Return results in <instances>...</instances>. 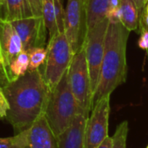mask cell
<instances>
[{
	"label": "cell",
	"instance_id": "cell-1",
	"mask_svg": "<svg viewBox=\"0 0 148 148\" xmlns=\"http://www.w3.org/2000/svg\"><path fill=\"white\" fill-rule=\"evenodd\" d=\"M10 108L5 119L16 134L29 129L45 113L49 89L40 69L25 75L3 87Z\"/></svg>",
	"mask_w": 148,
	"mask_h": 148
},
{
	"label": "cell",
	"instance_id": "cell-2",
	"mask_svg": "<svg viewBox=\"0 0 148 148\" xmlns=\"http://www.w3.org/2000/svg\"><path fill=\"white\" fill-rule=\"evenodd\" d=\"M129 33L121 23H109L105 37L100 79L92 99V108L101 98L111 95L127 81V46Z\"/></svg>",
	"mask_w": 148,
	"mask_h": 148
},
{
	"label": "cell",
	"instance_id": "cell-3",
	"mask_svg": "<svg viewBox=\"0 0 148 148\" xmlns=\"http://www.w3.org/2000/svg\"><path fill=\"white\" fill-rule=\"evenodd\" d=\"M78 114L85 115L71 91L67 71L50 91L44 115L55 135L58 137L68 129Z\"/></svg>",
	"mask_w": 148,
	"mask_h": 148
},
{
	"label": "cell",
	"instance_id": "cell-4",
	"mask_svg": "<svg viewBox=\"0 0 148 148\" xmlns=\"http://www.w3.org/2000/svg\"><path fill=\"white\" fill-rule=\"evenodd\" d=\"M46 50V59L40 69L49 91H52L68 71L74 53L64 33H57L49 38Z\"/></svg>",
	"mask_w": 148,
	"mask_h": 148
},
{
	"label": "cell",
	"instance_id": "cell-5",
	"mask_svg": "<svg viewBox=\"0 0 148 148\" xmlns=\"http://www.w3.org/2000/svg\"><path fill=\"white\" fill-rule=\"evenodd\" d=\"M68 78L71 91L79 107L88 117L92 109V92L84 46L74 54L68 69Z\"/></svg>",
	"mask_w": 148,
	"mask_h": 148
},
{
	"label": "cell",
	"instance_id": "cell-6",
	"mask_svg": "<svg viewBox=\"0 0 148 148\" xmlns=\"http://www.w3.org/2000/svg\"><path fill=\"white\" fill-rule=\"evenodd\" d=\"M108 24L109 22L108 18H106L102 22L95 25L93 28L88 29L84 43V49L90 77L92 99L100 79L101 68L104 54L105 37Z\"/></svg>",
	"mask_w": 148,
	"mask_h": 148
},
{
	"label": "cell",
	"instance_id": "cell-7",
	"mask_svg": "<svg viewBox=\"0 0 148 148\" xmlns=\"http://www.w3.org/2000/svg\"><path fill=\"white\" fill-rule=\"evenodd\" d=\"M88 30L86 0H68L64 14V34L74 54L83 48Z\"/></svg>",
	"mask_w": 148,
	"mask_h": 148
},
{
	"label": "cell",
	"instance_id": "cell-8",
	"mask_svg": "<svg viewBox=\"0 0 148 148\" xmlns=\"http://www.w3.org/2000/svg\"><path fill=\"white\" fill-rule=\"evenodd\" d=\"M88 115L83 135V148H97L108 136L110 95L98 101Z\"/></svg>",
	"mask_w": 148,
	"mask_h": 148
},
{
	"label": "cell",
	"instance_id": "cell-9",
	"mask_svg": "<svg viewBox=\"0 0 148 148\" xmlns=\"http://www.w3.org/2000/svg\"><path fill=\"white\" fill-rule=\"evenodd\" d=\"M10 23L21 39L24 51L45 47L48 30L42 16H32Z\"/></svg>",
	"mask_w": 148,
	"mask_h": 148
},
{
	"label": "cell",
	"instance_id": "cell-10",
	"mask_svg": "<svg viewBox=\"0 0 148 148\" xmlns=\"http://www.w3.org/2000/svg\"><path fill=\"white\" fill-rule=\"evenodd\" d=\"M23 50L21 39L12 23L0 18V56L7 75L10 62Z\"/></svg>",
	"mask_w": 148,
	"mask_h": 148
},
{
	"label": "cell",
	"instance_id": "cell-11",
	"mask_svg": "<svg viewBox=\"0 0 148 148\" xmlns=\"http://www.w3.org/2000/svg\"><path fill=\"white\" fill-rule=\"evenodd\" d=\"M24 148H58V139L44 114L41 115L29 128L28 143Z\"/></svg>",
	"mask_w": 148,
	"mask_h": 148
},
{
	"label": "cell",
	"instance_id": "cell-12",
	"mask_svg": "<svg viewBox=\"0 0 148 148\" xmlns=\"http://www.w3.org/2000/svg\"><path fill=\"white\" fill-rule=\"evenodd\" d=\"M88 117L78 114L71 125L60 134L58 139V148H83L84 128Z\"/></svg>",
	"mask_w": 148,
	"mask_h": 148
},
{
	"label": "cell",
	"instance_id": "cell-13",
	"mask_svg": "<svg viewBox=\"0 0 148 148\" xmlns=\"http://www.w3.org/2000/svg\"><path fill=\"white\" fill-rule=\"evenodd\" d=\"M34 16L28 0H2L0 2V18L14 22Z\"/></svg>",
	"mask_w": 148,
	"mask_h": 148
},
{
	"label": "cell",
	"instance_id": "cell-14",
	"mask_svg": "<svg viewBox=\"0 0 148 148\" xmlns=\"http://www.w3.org/2000/svg\"><path fill=\"white\" fill-rule=\"evenodd\" d=\"M119 10L121 23L129 31L137 30L140 13L135 3L133 0H120Z\"/></svg>",
	"mask_w": 148,
	"mask_h": 148
},
{
	"label": "cell",
	"instance_id": "cell-15",
	"mask_svg": "<svg viewBox=\"0 0 148 148\" xmlns=\"http://www.w3.org/2000/svg\"><path fill=\"white\" fill-rule=\"evenodd\" d=\"M111 0H86L88 28L91 29L107 18Z\"/></svg>",
	"mask_w": 148,
	"mask_h": 148
},
{
	"label": "cell",
	"instance_id": "cell-16",
	"mask_svg": "<svg viewBox=\"0 0 148 148\" xmlns=\"http://www.w3.org/2000/svg\"><path fill=\"white\" fill-rule=\"evenodd\" d=\"M29 55L26 51H21L10 62L8 69V83L23 76L29 70Z\"/></svg>",
	"mask_w": 148,
	"mask_h": 148
},
{
	"label": "cell",
	"instance_id": "cell-17",
	"mask_svg": "<svg viewBox=\"0 0 148 148\" xmlns=\"http://www.w3.org/2000/svg\"><path fill=\"white\" fill-rule=\"evenodd\" d=\"M42 17L49 32V38L59 33L56 24L53 0H42Z\"/></svg>",
	"mask_w": 148,
	"mask_h": 148
},
{
	"label": "cell",
	"instance_id": "cell-18",
	"mask_svg": "<svg viewBox=\"0 0 148 148\" xmlns=\"http://www.w3.org/2000/svg\"><path fill=\"white\" fill-rule=\"evenodd\" d=\"M29 129L11 137L0 138V148H24L28 143Z\"/></svg>",
	"mask_w": 148,
	"mask_h": 148
},
{
	"label": "cell",
	"instance_id": "cell-19",
	"mask_svg": "<svg viewBox=\"0 0 148 148\" xmlns=\"http://www.w3.org/2000/svg\"><path fill=\"white\" fill-rule=\"evenodd\" d=\"M27 53L29 55V71L40 69L41 66L44 63L46 59V56H47L46 48L42 47V48L32 49Z\"/></svg>",
	"mask_w": 148,
	"mask_h": 148
},
{
	"label": "cell",
	"instance_id": "cell-20",
	"mask_svg": "<svg viewBox=\"0 0 148 148\" xmlns=\"http://www.w3.org/2000/svg\"><path fill=\"white\" fill-rule=\"evenodd\" d=\"M128 134V122L127 121L118 125L113 138L112 148H127V139Z\"/></svg>",
	"mask_w": 148,
	"mask_h": 148
},
{
	"label": "cell",
	"instance_id": "cell-21",
	"mask_svg": "<svg viewBox=\"0 0 148 148\" xmlns=\"http://www.w3.org/2000/svg\"><path fill=\"white\" fill-rule=\"evenodd\" d=\"M55 14L56 19V24L59 33H64V14L65 10L63 9L62 0H53Z\"/></svg>",
	"mask_w": 148,
	"mask_h": 148
},
{
	"label": "cell",
	"instance_id": "cell-22",
	"mask_svg": "<svg viewBox=\"0 0 148 148\" xmlns=\"http://www.w3.org/2000/svg\"><path fill=\"white\" fill-rule=\"evenodd\" d=\"M9 108V102L4 95L3 88L0 84V119H4L6 117Z\"/></svg>",
	"mask_w": 148,
	"mask_h": 148
},
{
	"label": "cell",
	"instance_id": "cell-23",
	"mask_svg": "<svg viewBox=\"0 0 148 148\" xmlns=\"http://www.w3.org/2000/svg\"><path fill=\"white\" fill-rule=\"evenodd\" d=\"M139 29L140 30V36L138 44L140 49L146 50L147 52L148 51V29L141 25H139Z\"/></svg>",
	"mask_w": 148,
	"mask_h": 148
},
{
	"label": "cell",
	"instance_id": "cell-24",
	"mask_svg": "<svg viewBox=\"0 0 148 148\" xmlns=\"http://www.w3.org/2000/svg\"><path fill=\"white\" fill-rule=\"evenodd\" d=\"M32 13L36 16H42V0H28Z\"/></svg>",
	"mask_w": 148,
	"mask_h": 148
},
{
	"label": "cell",
	"instance_id": "cell-25",
	"mask_svg": "<svg viewBox=\"0 0 148 148\" xmlns=\"http://www.w3.org/2000/svg\"><path fill=\"white\" fill-rule=\"evenodd\" d=\"M141 26H144L148 29V2L145 4L144 9L140 14V24Z\"/></svg>",
	"mask_w": 148,
	"mask_h": 148
},
{
	"label": "cell",
	"instance_id": "cell-26",
	"mask_svg": "<svg viewBox=\"0 0 148 148\" xmlns=\"http://www.w3.org/2000/svg\"><path fill=\"white\" fill-rule=\"evenodd\" d=\"M6 83H8L7 73H6V69H5V67L3 65V62L2 61V58L0 56V84L3 87Z\"/></svg>",
	"mask_w": 148,
	"mask_h": 148
},
{
	"label": "cell",
	"instance_id": "cell-27",
	"mask_svg": "<svg viewBox=\"0 0 148 148\" xmlns=\"http://www.w3.org/2000/svg\"><path fill=\"white\" fill-rule=\"evenodd\" d=\"M113 147V138L108 136L97 148H112Z\"/></svg>",
	"mask_w": 148,
	"mask_h": 148
},
{
	"label": "cell",
	"instance_id": "cell-28",
	"mask_svg": "<svg viewBox=\"0 0 148 148\" xmlns=\"http://www.w3.org/2000/svg\"><path fill=\"white\" fill-rule=\"evenodd\" d=\"M133 1L137 5L138 10H139L140 13L141 14V12H142V10L144 9V6H145V0H133Z\"/></svg>",
	"mask_w": 148,
	"mask_h": 148
},
{
	"label": "cell",
	"instance_id": "cell-29",
	"mask_svg": "<svg viewBox=\"0 0 148 148\" xmlns=\"http://www.w3.org/2000/svg\"><path fill=\"white\" fill-rule=\"evenodd\" d=\"M147 2H148V0H145V4H146V3H147Z\"/></svg>",
	"mask_w": 148,
	"mask_h": 148
},
{
	"label": "cell",
	"instance_id": "cell-30",
	"mask_svg": "<svg viewBox=\"0 0 148 148\" xmlns=\"http://www.w3.org/2000/svg\"><path fill=\"white\" fill-rule=\"evenodd\" d=\"M147 58H148V51H147Z\"/></svg>",
	"mask_w": 148,
	"mask_h": 148
},
{
	"label": "cell",
	"instance_id": "cell-31",
	"mask_svg": "<svg viewBox=\"0 0 148 148\" xmlns=\"http://www.w3.org/2000/svg\"><path fill=\"white\" fill-rule=\"evenodd\" d=\"M1 1H2V0H0V2H1Z\"/></svg>",
	"mask_w": 148,
	"mask_h": 148
},
{
	"label": "cell",
	"instance_id": "cell-32",
	"mask_svg": "<svg viewBox=\"0 0 148 148\" xmlns=\"http://www.w3.org/2000/svg\"><path fill=\"white\" fill-rule=\"evenodd\" d=\"M147 148H148V146H147Z\"/></svg>",
	"mask_w": 148,
	"mask_h": 148
}]
</instances>
